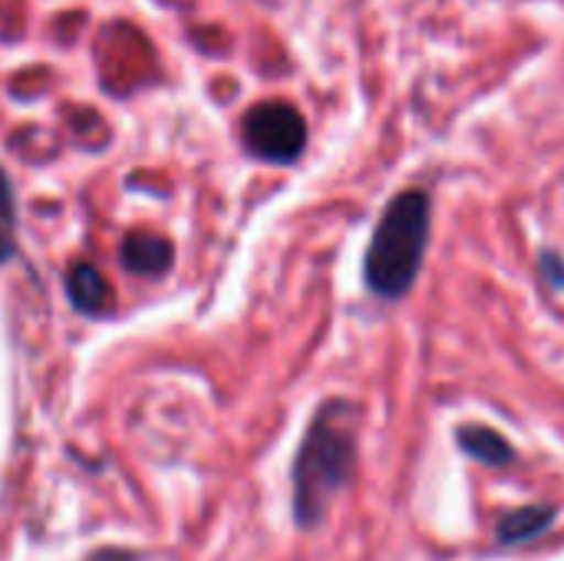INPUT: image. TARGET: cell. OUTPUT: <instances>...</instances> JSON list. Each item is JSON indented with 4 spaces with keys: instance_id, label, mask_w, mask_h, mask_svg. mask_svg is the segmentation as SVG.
Segmentation results:
<instances>
[{
    "instance_id": "3957f363",
    "label": "cell",
    "mask_w": 564,
    "mask_h": 561,
    "mask_svg": "<svg viewBox=\"0 0 564 561\" xmlns=\"http://www.w3.org/2000/svg\"><path fill=\"white\" fill-rule=\"evenodd\" d=\"M241 136H245V145L254 159H264L274 165L294 162L307 145L304 116L291 103H281V99H268V103L251 106L245 122H241Z\"/></svg>"
},
{
    "instance_id": "5b68a950",
    "label": "cell",
    "mask_w": 564,
    "mask_h": 561,
    "mask_svg": "<svg viewBox=\"0 0 564 561\" xmlns=\"http://www.w3.org/2000/svg\"><path fill=\"white\" fill-rule=\"evenodd\" d=\"M555 509L552 506H525V509H516L509 513L502 522H499V542L502 546H525L539 536L549 532V526L555 522Z\"/></svg>"
},
{
    "instance_id": "ba28073f",
    "label": "cell",
    "mask_w": 564,
    "mask_h": 561,
    "mask_svg": "<svg viewBox=\"0 0 564 561\" xmlns=\"http://www.w3.org/2000/svg\"><path fill=\"white\" fill-rule=\"evenodd\" d=\"M17 251V205L7 172L0 169V265Z\"/></svg>"
},
{
    "instance_id": "277c9868",
    "label": "cell",
    "mask_w": 564,
    "mask_h": 561,
    "mask_svg": "<svg viewBox=\"0 0 564 561\" xmlns=\"http://www.w3.org/2000/svg\"><path fill=\"white\" fill-rule=\"evenodd\" d=\"M172 245L165 238H155V235H129L122 241V268L126 271H135V274H145V278H159L169 265H172Z\"/></svg>"
},
{
    "instance_id": "52a82bcc",
    "label": "cell",
    "mask_w": 564,
    "mask_h": 561,
    "mask_svg": "<svg viewBox=\"0 0 564 561\" xmlns=\"http://www.w3.org/2000/svg\"><path fill=\"white\" fill-rule=\"evenodd\" d=\"M456 440H459L463 453H469L473 460H479L486 466H509L516 460L509 440L489 427H463Z\"/></svg>"
},
{
    "instance_id": "7a4b0ae2",
    "label": "cell",
    "mask_w": 564,
    "mask_h": 561,
    "mask_svg": "<svg viewBox=\"0 0 564 561\" xmlns=\"http://www.w3.org/2000/svg\"><path fill=\"white\" fill-rule=\"evenodd\" d=\"M430 241V195L420 188L400 192L383 218L377 222V231L367 248V284L377 298L397 301L410 294V288L420 278L423 255Z\"/></svg>"
},
{
    "instance_id": "6da1fadb",
    "label": "cell",
    "mask_w": 564,
    "mask_h": 561,
    "mask_svg": "<svg viewBox=\"0 0 564 561\" xmlns=\"http://www.w3.org/2000/svg\"><path fill=\"white\" fill-rule=\"evenodd\" d=\"M357 463V410L330 400L311 420L294 463V516L301 526H317L330 499L350 483Z\"/></svg>"
},
{
    "instance_id": "8992f818",
    "label": "cell",
    "mask_w": 564,
    "mask_h": 561,
    "mask_svg": "<svg viewBox=\"0 0 564 561\" xmlns=\"http://www.w3.org/2000/svg\"><path fill=\"white\" fill-rule=\"evenodd\" d=\"M66 294L83 314H102L109 304V284L93 265H73L66 278Z\"/></svg>"
}]
</instances>
